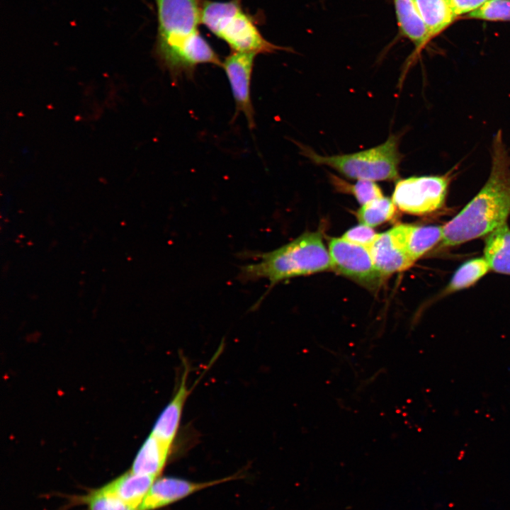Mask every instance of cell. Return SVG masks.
Returning <instances> with one entry per match:
<instances>
[{
    "mask_svg": "<svg viewBox=\"0 0 510 510\" xmlns=\"http://www.w3.org/2000/svg\"><path fill=\"white\" fill-rule=\"evenodd\" d=\"M415 1L431 40L458 18L450 0Z\"/></svg>",
    "mask_w": 510,
    "mask_h": 510,
    "instance_id": "cell-17",
    "label": "cell"
},
{
    "mask_svg": "<svg viewBox=\"0 0 510 510\" xmlns=\"http://www.w3.org/2000/svg\"><path fill=\"white\" fill-rule=\"evenodd\" d=\"M253 255L258 261L242 266L239 277L243 280L266 279L268 290L283 280L332 268L329 252L319 232H305L278 249Z\"/></svg>",
    "mask_w": 510,
    "mask_h": 510,
    "instance_id": "cell-3",
    "label": "cell"
},
{
    "mask_svg": "<svg viewBox=\"0 0 510 510\" xmlns=\"http://www.w3.org/2000/svg\"><path fill=\"white\" fill-rule=\"evenodd\" d=\"M368 249L376 268L384 277L407 270L414 263L404 246L397 225L378 234Z\"/></svg>",
    "mask_w": 510,
    "mask_h": 510,
    "instance_id": "cell-9",
    "label": "cell"
},
{
    "mask_svg": "<svg viewBox=\"0 0 510 510\" xmlns=\"http://www.w3.org/2000/svg\"><path fill=\"white\" fill-rule=\"evenodd\" d=\"M406 250L415 262L443 238V226L402 224Z\"/></svg>",
    "mask_w": 510,
    "mask_h": 510,
    "instance_id": "cell-16",
    "label": "cell"
},
{
    "mask_svg": "<svg viewBox=\"0 0 510 510\" xmlns=\"http://www.w3.org/2000/svg\"><path fill=\"white\" fill-rule=\"evenodd\" d=\"M450 173L443 175L410 176L397 181L392 200L398 209L414 215H427L445 205Z\"/></svg>",
    "mask_w": 510,
    "mask_h": 510,
    "instance_id": "cell-6",
    "label": "cell"
},
{
    "mask_svg": "<svg viewBox=\"0 0 510 510\" xmlns=\"http://www.w3.org/2000/svg\"><path fill=\"white\" fill-rule=\"evenodd\" d=\"M171 446L150 434L139 450L130 471L157 477L164 466Z\"/></svg>",
    "mask_w": 510,
    "mask_h": 510,
    "instance_id": "cell-14",
    "label": "cell"
},
{
    "mask_svg": "<svg viewBox=\"0 0 510 510\" xmlns=\"http://www.w3.org/2000/svg\"><path fill=\"white\" fill-rule=\"evenodd\" d=\"M187 376L188 369L186 368L176 392L159 415L151 433L170 444L176 436L183 406L190 392L186 385Z\"/></svg>",
    "mask_w": 510,
    "mask_h": 510,
    "instance_id": "cell-12",
    "label": "cell"
},
{
    "mask_svg": "<svg viewBox=\"0 0 510 510\" xmlns=\"http://www.w3.org/2000/svg\"><path fill=\"white\" fill-rule=\"evenodd\" d=\"M489 177L476 196L443 226L441 245L449 247L489 234L510 215V154L499 130L493 137Z\"/></svg>",
    "mask_w": 510,
    "mask_h": 510,
    "instance_id": "cell-2",
    "label": "cell"
},
{
    "mask_svg": "<svg viewBox=\"0 0 510 510\" xmlns=\"http://www.w3.org/2000/svg\"><path fill=\"white\" fill-rule=\"evenodd\" d=\"M397 208L392 199L382 196L362 205L356 215L361 224L373 227L392 220Z\"/></svg>",
    "mask_w": 510,
    "mask_h": 510,
    "instance_id": "cell-19",
    "label": "cell"
},
{
    "mask_svg": "<svg viewBox=\"0 0 510 510\" xmlns=\"http://www.w3.org/2000/svg\"><path fill=\"white\" fill-rule=\"evenodd\" d=\"M489 0H450L458 17H464Z\"/></svg>",
    "mask_w": 510,
    "mask_h": 510,
    "instance_id": "cell-24",
    "label": "cell"
},
{
    "mask_svg": "<svg viewBox=\"0 0 510 510\" xmlns=\"http://www.w3.org/2000/svg\"><path fill=\"white\" fill-rule=\"evenodd\" d=\"M378 235L373 227L361 224L347 230L342 238L353 244L368 248Z\"/></svg>",
    "mask_w": 510,
    "mask_h": 510,
    "instance_id": "cell-23",
    "label": "cell"
},
{
    "mask_svg": "<svg viewBox=\"0 0 510 510\" xmlns=\"http://www.w3.org/2000/svg\"><path fill=\"white\" fill-rule=\"evenodd\" d=\"M254 53L232 52L222 62L230 82L236 106V114L242 113L250 128L255 126L254 110L251 99V80Z\"/></svg>",
    "mask_w": 510,
    "mask_h": 510,
    "instance_id": "cell-8",
    "label": "cell"
},
{
    "mask_svg": "<svg viewBox=\"0 0 510 510\" xmlns=\"http://www.w3.org/2000/svg\"><path fill=\"white\" fill-rule=\"evenodd\" d=\"M157 33L154 55L172 79L192 77L200 64L222 65L218 55L202 35L203 0H155Z\"/></svg>",
    "mask_w": 510,
    "mask_h": 510,
    "instance_id": "cell-1",
    "label": "cell"
},
{
    "mask_svg": "<svg viewBox=\"0 0 510 510\" xmlns=\"http://www.w3.org/2000/svg\"><path fill=\"white\" fill-rule=\"evenodd\" d=\"M223 480L195 483L175 477L160 478L154 482L138 510H154Z\"/></svg>",
    "mask_w": 510,
    "mask_h": 510,
    "instance_id": "cell-10",
    "label": "cell"
},
{
    "mask_svg": "<svg viewBox=\"0 0 510 510\" xmlns=\"http://www.w3.org/2000/svg\"><path fill=\"white\" fill-rule=\"evenodd\" d=\"M154 477L129 471L102 487L138 510L139 506L153 484Z\"/></svg>",
    "mask_w": 510,
    "mask_h": 510,
    "instance_id": "cell-13",
    "label": "cell"
},
{
    "mask_svg": "<svg viewBox=\"0 0 510 510\" xmlns=\"http://www.w3.org/2000/svg\"><path fill=\"white\" fill-rule=\"evenodd\" d=\"M489 271V264L484 256L464 262L453 273L443 290V295H449L472 286Z\"/></svg>",
    "mask_w": 510,
    "mask_h": 510,
    "instance_id": "cell-18",
    "label": "cell"
},
{
    "mask_svg": "<svg viewBox=\"0 0 510 510\" xmlns=\"http://www.w3.org/2000/svg\"><path fill=\"white\" fill-rule=\"evenodd\" d=\"M201 22L232 52L259 55L290 51V48L275 45L263 36L254 16L244 10L242 0H203Z\"/></svg>",
    "mask_w": 510,
    "mask_h": 510,
    "instance_id": "cell-4",
    "label": "cell"
},
{
    "mask_svg": "<svg viewBox=\"0 0 510 510\" xmlns=\"http://www.w3.org/2000/svg\"><path fill=\"white\" fill-rule=\"evenodd\" d=\"M330 179L338 191L351 193L361 205L383 196L381 188L375 181L358 180L351 184L333 174L330 175Z\"/></svg>",
    "mask_w": 510,
    "mask_h": 510,
    "instance_id": "cell-20",
    "label": "cell"
},
{
    "mask_svg": "<svg viewBox=\"0 0 510 510\" xmlns=\"http://www.w3.org/2000/svg\"><path fill=\"white\" fill-rule=\"evenodd\" d=\"M84 500L89 510H137L101 488L90 493Z\"/></svg>",
    "mask_w": 510,
    "mask_h": 510,
    "instance_id": "cell-22",
    "label": "cell"
},
{
    "mask_svg": "<svg viewBox=\"0 0 510 510\" xmlns=\"http://www.w3.org/2000/svg\"><path fill=\"white\" fill-rule=\"evenodd\" d=\"M484 257L490 270L510 275V229L506 223L487 234Z\"/></svg>",
    "mask_w": 510,
    "mask_h": 510,
    "instance_id": "cell-15",
    "label": "cell"
},
{
    "mask_svg": "<svg viewBox=\"0 0 510 510\" xmlns=\"http://www.w3.org/2000/svg\"><path fill=\"white\" fill-rule=\"evenodd\" d=\"M399 34L409 40L414 50L412 60L431 40L415 0H392Z\"/></svg>",
    "mask_w": 510,
    "mask_h": 510,
    "instance_id": "cell-11",
    "label": "cell"
},
{
    "mask_svg": "<svg viewBox=\"0 0 510 510\" xmlns=\"http://www.w3.org/2000/svg\"><path fill=\"white\" fill-rule=\"evenodd\" d=\"M329 252L335 271L369 289L378 288L385 278L365 246L334 237L329 239Z\"/></svg>",
    "mask_w": 510,
    "mask_h": 510,
    "instance_id": "cell-7",
    "label": "cell"
},
{
    "mask_svg": "<svg viewBox=\"0 0 510 510\" xmlns=\"http://www.w3.org/2000/svg\"><path fill=\"white\" fill-rule=\"evenodd\" d=\"M400 137L390 135L382 144L349 154L322 155L311 147L298 144L300 153L313 164L329 166L346 177L371 181L397 178L402 155Z\"/></svg>",
    "mask_w": 510,
    "mask_h": 510,
    "instance_id": "cell-5",
    "label": "cell"
},
{
    "mask_svg": "<svg viewBox=\"0 0 510 510\" xmlns=\"http://www.w3.org/2000/svg\"><path fill=\"white\" fill-rule=\"evenodd\" d=\"M485 21H510V0H489L463 17Z\"/></svg>",
    "mask_w": 510,
    "mask_h": 510,
    "instance_id": "cell-21",
    "label": "cell"
}]
</instances>
